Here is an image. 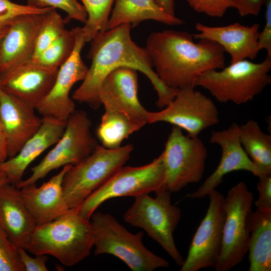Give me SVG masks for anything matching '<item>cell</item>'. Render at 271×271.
Segmentation results:
<instances>
[{"label": "cell", "instance_id": "cell-4", "mask_svg": "<svg viewBox=\"0 0 271 271\" xmlns=\"http://www.w3.org/2000/svg\"><path fill=\"white\" fill-rule=\"evenodd\" d=\"M270 69L271 58L268 56L259 63L242 60L205 72L195 86L207 90L220 103L241 105L253 100L271 83Z\"/></svg>", "mask_w": 271, "mask_h": 271}, {"label": "cell", "instance_id": "cell-22", "mask_svg": "<svg viewBox=\"0 0 271 271\" xmlns=\"http://www.w3.org/2000/svg\"><path fill=\"white\" fill-rule=\"evenodd\" d=\"M71 166H64L58 173L39 187L32 184L20 189L38 225L54 220L69 209L64 197L62 182Z\"/></svg>", "mask_w": 271, "mask_h": 271}, {"label": "cell", "instance_id": "cell-2", "mask_svg": "<svg viewBox=\"0 0 271 271\" xmlns=\"http://www.w3.org/2000/svg\"><path fill=\"white\" fill-rule=\"evenodd\" d=\"M194 40L190 34L174 30L153 32L148 37L145 48L154 70L169 87H195L205 72L225 66L220 46L208 40Z\"/></svg>", "mask_w": 271, "mask_h": 271}, {"label": "cell", "instance_id": "cell-39", "mask_svg": "<svg viewBox=\"0 0 271 271\" xmlns=\"http://www.w3.org/2000/svg\"><path fill=\"white\" fill-rule=\"evenodd\" d=\"M8 159L7 140L0 120V163L2 164Z\"/></svg>", "mask_w": 271, "mask_h": 271}, {"label": "cell", "instance_id": "cell-32", "mask_svg": "<svg viewBox=\"0 0 271 271\" xmlns=\"http://www.w3.org/2000/svg\"><path fill=\"white\" fill-rule=\"evenodd\" d=\"M27 5L37 8H53L64 11L69 20L85 23L87 19L85 10L78 0H27Z\"/></svg>", "mask_w": 271, "mask_h": 271}, {"label": "cell", "instance_id": "cell-28", "mask_svg": "<svg viewBox=\"0 0 271 271\" xmlns=\"http://www.w3.org/2000/svg\"><path fill=\"white\" fill-rule=\"evenodd\" d=\"M87 14V19L81 27L87 42L99 33L107 30V26L115 0H80Z\"/></svg>", "mask_w": 271, "mask_h": 271}, {"label": "cell", "instance_id": "cell-18", "mask_svg": "<svg viewBox=\"0 0 271 271\" xmlns=\"http://www.w3.org/2000/svg\"><path fill=\"white\" fill-rule=\"evenodd\" d=\"M195 28L198 33L192 34L194 39H205L218 44L230 55V63L252 60L260 51L257 23L245 26L236 22L226 26H209L197 23Z\"/></svg>", "mask_w": 271, "mask_h": 271}, {"label": "cell", "instance_id": "cell-36", "mask_svg": "<svg viewBox=\"0 0 271 271\" xmlns=\"http://www.w3.org/2000/svg\"><path fill=\"white\" fill-rule=\"evenodd\" d=\"M265 24L259 32L258 47L260 51L265 50L267 56L271 58V0H265Z\"/></svg>", "mask_w": 271, "mask_h": 271}, {"label": "cell", "instance_id": "cell-1", "mask_svg": "<svg viewBox=\"0 0 271 271\" xmlns=\"http://www.w3.org/2000/svg\"><path fill=\"white\" fill-rule=\"evenodd\" d=\"M131 26L125 24L99 32L91 41L88 58L91 64L86 76L72 94V99L97 109L101 105L99 90L106 76L120 67L139 71L150 80L156 91V105L163 108L175 97L178 90L167 86L154 70L145 48L135 43Z\"/></svg>", "mask_w": 271, "mask_h": 271}, {"label": "cell", "instance_id": "cell-12", "mask_svg": "<svg viewBox=\"0 0 271 271\" xmlns=\"http://www.w3.org/2000/svg\"><path fill=\"white\" fill-rule=\"evenodd\" d=\"M218 108L213 100L195 87L178 89L173 99L159 111L148 112V123L167 122L190 137L219 123Z\"/></svg>", "mask_w": 271, "mask_h": 271}, {"label": "cell", "instance_id": "cell-7", "mask_svg": "<svg viewBox=\"0 0 271 271\" xmlns=\"http://www.w3.org/2000/svg\"><path fill=\"white\" fill-rule=\"evenodd\" d=\"M134 197L132 205L123 215L125 222L145 230L157 242L178 266L184 258L175 243L173 234L180 221L181 209L173 204L171 194L164 189L156 193Z\"/></svg>", "mask_w": 271, "mask_h": 271}, {"label": "cell", "instance_id": "cell-31", "mask_svg": "<svg viewBox=\"0 0 271 271\" xmlns=\"http://www.w3.org/2000/svg\"><path fill=\"white\" fill-rule=\"evenodd\" d=\"M53 8H37L28 5H20L10 0H0V31L5 32L17 18L27 14H44Z\"/></svg>", "mask_w": 271, "mask_h": 271}, {"label": "cell", "instance_id": "cell-42", "mask_svg": "<svg viewBox=\"0 0 271 271\" xmlns=\"http://www.w3.org/2000/svg\"><path fill=\"white\" fill-rule=\"evenodd\" d=\"M4 33L5 32H3L0 31V41H1V38H2V36H3Z\"/></svg>", "mask_w": 271, "mask_h": 271}, {"label": "cell", "instance_id": "cell-29", "mask_svg": "<svg viewBox=\"0 0 271 271\" xmlns=\"http://www.w3.org/2000/svg\"><path fill=\"white\" fill-rule=\"evenodd\" d=\"M75 44L72 30L66 29L49 46L31 60L46 68L58 69L72 54Z\"/></svg>", "mask_w": 271, "mask_h": 271}, {"label": "cell", "instance_id": "cell-26", "mask_svg": "<svg viewBox=\"0 0 271 271\" xmlns=\"http://www.w3.org/2000/svg\"><path fill=\"white\" fill-rule=\"evenodd\" d=\"M238 137L245 153L263 174H271V136L250 119L238 126Z\"/></svg>", "mask_w": 271, "mask_h": 271}, {"label": "cell", "instance_id": "cell-9", "mask_svg": "<svg viewBox=\"0 0 271 271\" xmlns=\"http://www.w3.org/2000/svg\"><path fill=\"white\" fill-rule=\"evenodd\" d=\"M91 121L83 110H75L66 122L60 139L43 160L31 169V175L18 185L20 189L36 184L54 170L75 165L89 156L98 145L91 132Z\"/></svg>", "mask_w": 271, "mask_h": 271}, {"label": "cell", "instance_id": "cell-43", "mask_svg": "<svg viewBox=\"0 0 271 271\" xmlns=\"http://www.w3.org/2000/svg\"><path fill=\"white\" fill-rule=\"evenodd\" d=\"M1 164V163H0V165Z\"/></svg>", "mask_w": 271, "mask_h": 271}, {"label": "cell", "instance_id": "cell-37", "mask_svg": "<svg viewBox=\"0 0 271 271\" xmlns=\"http://www.w3.org/2000/svg\"><path fill=\"white\" fill-rule=\"evenodd\" d=\"M21 260L25 271H48L46 265L48 257L45 254H36L35 257L30 256L23 247H18Z\"/></svg>", "mask_w": 271, "mask_h": 271}, {"label": "cell", "instance_id": "cell-19", "mask_svg": "<svg viewBox=\"0 0 271 271\" xmlns=\"http://www.w3.org/2000/svg\"><path fill=\"white\" fill-rule=\"evenodd\" d=\"M35 110L0 88V120L7 138L8 159L15 156L39 129L42 118Z\"/></svg>", "mask_w": 271, "mask_h": 271}, {"label": "cell", "instance_id": "cell-25", "mask_svg": "<svg viewBox=\"0 0 271 271\" xmlns=\"http://www.w3.org/2000/svg\"><path fill=\"white\" fill-rule=\"evenodd\" d=\"M249 271L271 270V212L257 209L248 217Z\"/></svg>", "mask_w": 271, "mask_h": 271}, {"label": "cell", "instance_id": "cell-21", "mask_svg": "<svg viewBox=\"0 0 271 271\" xmlns=\"http://www.w3.org/2000/svg\"><path fill=\"white\" fill-rule=\"evenodd\" d=\"M44 14H27L15 20L0 41V71L32 59Z\"/></svg>", "mask_w": 271, "mask_h": 271}, {"label": "cell", "instance_id": "cell-6", "mask_svg": "<svg viewBox=\"0 0 271 271\" xmlns=\"http://www.w3.org/2000/svg\"><path fill=\"white\" fill-rule=\"evenodd\" d=\"M133 149L131 144L116 149L98 145L89 156L72 165L62 182L64 197L69 208H79L94 191L124 166Z\"/></svg>", "mask_w": 271, "mask_h": 271}, {"label": "cell", "instance_id": "cell-10", "mask_svg": "<svg viewBox=\"0 0 271 271\" xmlns=\"http://www.w3.org/2000/svg\"><path fill=\"white\" fill-rule=\"evenodd\" d=\"M161 154L165 188L171 193L202 180L208 152L198 137L185 134L181 128L173 126Z\"/></svg>", "mask_w": 271, "mask_h": 271}, {"label": "cell", "instance_id": "cell-24", "mask_svg": "<svg viewBox=\"0 0 271 271\" xmlns=\"http://www.w3.org/2000/svg\"><path fill=\"white\" fill-rule=\"evenodd\" d=\"M146 20L170 26L184 23L181 19L166 13L155 0H115L107 30L125 24H129L133 28Z\"/></svg>", "mask_w": 271, "mask_h": 271}, {"label": "cell", "instance_id": "cell-3", "mask_svg": "<svg viewBox=\"0 0 271 271\" xmlns=\"http://www.w3.org/2000/svg\"><path fill=\"white\" fill-rule=\"evenodd\" d=\"M93 247L90 221L78 209H69L54 220L37 225L25 249L36 254L50 255L66 266L88 257Z\"/></svg>", "mask_w": 271, "mask_h": 271}, {"label": "cell", "instance_id": "cell-5", "mask_svg": "<svg viewBox=\"0 0 271 271\" xmlns=\"http://www.w3.org/2000/svg\"><path fill=\"white\" fill-rule=\"evenodd\" d=\"M91 218L95 255H113L133 271H153L169 266L166 259L144 245L142 231L130 232L108 213L94 212Z\"/></svg>", "mask_w": 271, "mask_h": 271}, {"label": "cell", "instance_id": "cell-20", "mask_svg": "<svg viewBox=\"0 0 271 271\" xmlns=\"http://www.w3.org/2000/svg\"><path fill=\"white\" fill-rule=\"evenodd\" d=\"M66 122L51 116H43L41 125L37 131L15 156L0 165V171L5 173L11 184L18 185L23 180L22 177L28 166L59 141L65 130Z\"/></svg>", "mask_w": 271, "mask_h": 271}, {"label": "cell", "instance_id": "cell-16", "mask_svg": "<svg viewBox=\"0 0 271 271\" xmlns=\"http://www.w3.org/2000/svg\"><path fill=\"white\" fill-rule=\"evenodd\" d=\"M137 71L128 67L117 68L105 78L99 90V99L105 110L122 113L144 125L148 123V111L138 95Z\"/></svg>", "mask_w": 271, "mask_h": 271}, {"label": "cell", "instance_id": "cell-41", "mask_svg": "<svg viewBox=\"0 0 271 271\" xmlns=\"http://www.w3.org/2000/svg\"><path fill=\"white\" fill-rule=\"evenodd\" d=\"M8 183H10L9 178L5 173L0 171V187Z\"/></svg>", "mask_w": 271, "mask_h": 271}, {"label": "cell", "instance_id": "cell-27", "mask_svg": "<svg viewBox=\"0 0 271 271\" xmlns=\"http://www.w3.org/2000/svg\"><path fill=\"white\" fill-rule=\"evenodd\" d=\"M145 125L122 113L105 110L97 129V135L102 146L116 149L120 147L122 142L130 134Z\"/></svg>", "mask_w": 271, "mask_h": 271}, {"label": "cell", "instance_id": "cell-40", "mask_svg": "<svg viewBox=\"0 0 271 271\" xmlns=\"http://www.w3.org/2000/svg\"><path fill=\"white\" fill-rule=\"evenodd\" d=\"M156 3L168 14L175 16V0H155Z\"/></svg>", "mask_w": 271, "mask_h": 271}, {"label": "cell", "instance_id": "cell-14", "mask_svg": "<svg viewBox=\"0 0 271 271\" xmlns=\"http://www.w3.org/2000/svg\"><path fill=\"white\" fill-rule=\"evenodd\" d=\"M75 38L73 51L60 66L50 90L35 108L42 116H51L67 121L76 110L70 93L74 85L85 78L88 67L81 58V51L86 43L81 27L72 29Z\"/></svg>", "mask_w": 271, "mask_h": 271}, {"label": "cell", "instance_id": "cell-38", "mask_svg": "<svg viewBox=\"0 0 271 271\" xmlns=\"http://www.w3.org/2000/svg\"><path fill=\"white\" fill-rule=\"evenodd\" d=\"M265 0H232L231 8L236 9L242 17L257 16Z\"/></svg>", "mask_w": 271, "mask_h": 271}, {"label": "cell", "instance_id": "cell-8", "mask_svg": "<svg viewBox=\"0 0 271 271\" xmlns=\"http://www.w3.org/2000/svg\"><path fill=\"white\" fill-rule=\"evenodd\" d=\"M165 179L162 154L145 165L123 166L84 201L78 208L79 213L84 218L90 220L96 209L110 199L126 196L134 197L166 189Z\"/></svg>", "mask_w": 271, "mask_h": 271}, {"label": "cell", "instance_id": "cell-30", "mask_svg": "<svg viewBox=\"0 0 271 271\" xmlns=\"http://www.w3.org/2000/svg\"><path fill=\"white\" fill-rule=\"evenodd\" d=\"M65 22L54 8L44 15L37 35L32 59L38 56L62 34L66 30Z\"/></svg>", "mask_w": 271, "mask_h": 271}, {"label": "cell", "instance_id": "cell-23", "mask_svg": "<svg viewBox=\"0 0 271 271\" xmlns=\"http://www.w3.org/2000/svg\"><path fill=\"white\" fill-rule=\"evenodd\" d=\"M37 224L20 189L8 183L0 187V226L18 247L25 249Z\"/></svg>", "mask_w": 271, "mask_h": 271}, {"label": "cell", "instance_id": "cell-35", "mask_svg": "<svg viewBox=\"0 0 271 271\" xmlns=\"http://www.w3.org/2000/svg\"><path fill=\"white\" fill-rule=\"evenodd\" d=\"M258 178L257 189L259 196L254 205L257 209L271 212V174H263Z\"/></svg>", "mask_w": 271, "mask_h": 271}, {"label": "cell", "instance_id": "cell-17", "mask_svg": "<svg viewBox=\"0 0 271 271\" xmlns=\"http://www.w3.org/2000/svg\"><path fill=\"white\" fill-rule=\"evenodd\" d=\"M58 69L31 60L0 71V88L35 109L50 90Z\"/></svg>", "mask_w": 271, "mask_h": 271}, {"label": "cell", "instance_id": "cell-34", "mask_svg": "<svg viewBox=\"0 0 271 271\" xmlns=\"http://www.w3.org/2000/svg\"><path fill=\"white\" fill-rule=\"evenodd\" d=\"M196 12L211 17L221 18L231 8L232 0H186Z\"/></svg>", "mask_w": 271, "mask_h": 271}, {"label": "cell", "instance_id": "cell-15", "mask_svg": "<svg viewBox=\"0 0 271 271\" xmlns=\"http://www.w3.org/2000/svg\"><path fill=\"white\" fill-rule=\"evenodd\" d=\"M238 126L232 123L226 129L212 131L210 137L211 143L221 149L220 162L214 172L198 189L189 194L191 199H200L208 196L222 183L227 174L236 171H245L256 177L265 174L254 164L243 149L238 137Z\"/></svg>", "mask_w": 271, "mask_h": 271}, {"label": "cell", "instance_id": "cell-33", "mask_svg": "<svg viewBox=\"0 0 271 271\" xmlns=\"http://www.w3.org/2000/svg\"><path fill=\"white\" fill-rule=\"evenodd\" d=\"M0 271H25L18 247L0 226Z\"/></svg>", "mask_w": 271, "mask_h": 271}, {"label": "cell", "instance_id": "cell-11", "mask_svg": "<svg viewBox=\"0 0 271 271\" xmlns=\"http://www.w3.org/2000/svg\"><path fill=\"white\" fill-rule=\"evenodd\" d=\"M254 201L252 193L240 181L224 197L225 219L222 246L216 271H228L239 264L248 251L249 232L247 219Z\"/></svg>", "mask_w": 271, "mask_h": 271}, {"label": "cell", "instance_id": "cell-13", "mask_svg": "<svg viewBox=\"0 0 271 271\" xmlns=\"http://www.w3.org/2000/svg\"><path fill=\"white\" fill-rule=\"evenodd\" d=\"M208 196V209L192 238L180 271L215 268L219 259L222 246L225 215L224 197L216 189Z\"/></svg>", "mask_w": 271, "mask_h": 271}]
</instances>
